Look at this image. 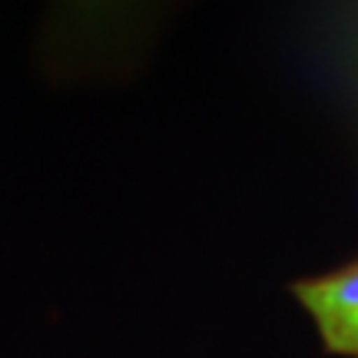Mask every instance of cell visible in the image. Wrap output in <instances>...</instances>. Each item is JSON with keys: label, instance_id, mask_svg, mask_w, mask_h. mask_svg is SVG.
<instances>
[{"label": "cell", "instance_id": "1", "mask_svg": "<svg viewBox=\"0 0 358 358\" xmlns=\"http://www.w3.org/2000/svg\"><path fill=\"white\" fill-rule=\"evenodd\" d=\"M295 295L315 319L325 348L358 358V262L322 279L299 282Z\"/></svg>", "mask_w": 358, "mask_h": 358}]
</instances>
